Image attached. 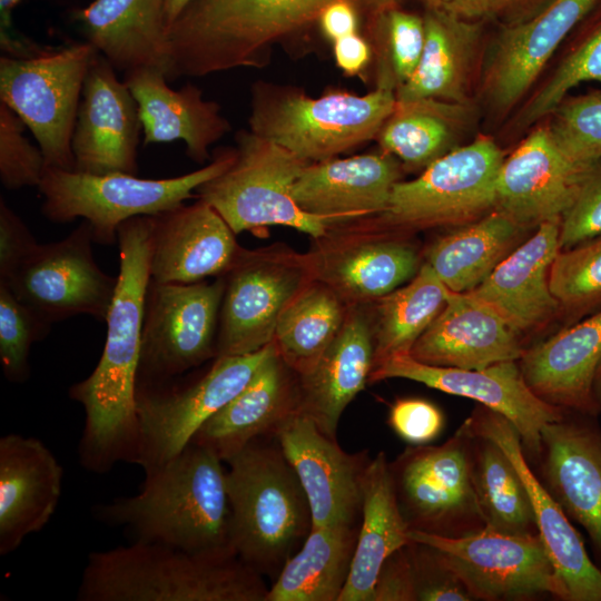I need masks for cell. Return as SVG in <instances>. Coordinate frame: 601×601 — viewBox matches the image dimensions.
<instances>
[{"instance_id": "obj_1", "label": "cell", "mask_w": 601, "mask_h": 601, "mask_svg": "<svg viewBox=\"0 0 601 601\" xmlns=\"http://www.w3.org/2000/svg\"><path fill=\"white\" fill-rule=\"evenodd\" d=\"M152 225V216H137L118 227V283L102 354L92 373L69 388L70 398L85 413L80 464L92 473L104 474L120 461L136 464L137 460L136 395Z\"/></svg>"}, {"instance_id": "obj_2", "label": "cell", "mask_w": 601, "mask_h": 601, "mask_svg": "<svg viewBox=\"0 0 601 601\" xmlns=\"http://www.w3.org/2000/svg\"><path fill=\"white\" fill-rule=\"evenodd\" d=\"M223 463L213 451L190 442L164 465L145 472L139 493L93 506V518L125 529L131 542L236 555Z\"/></svg>"}, {"instance_id": "obj_3", "label": "cell", "mask_w": 601, "mask_h": 601, "mask_svg": "<svg viewBox=\"0 0 601 601\" xmlns=\"http://www.w3.org/2000/svg\"><path fill=\"white\" fill-rule=\"evenodd\" d=\"M337 0H196L169 28L173 78L265 68L273 46ZM377 20L402 0H347Z\"/></svg>"}, {"instance_id": "obj_4", "label": "cell", "mask_w": 601, "mask_h": 601, "mask_svg": "<svg viewBox=\"0 0 601 601\" xmlns=\"http://www.w3.org/2000/svg\"><path fill=\"white\" fill-rule=\"evenodd\" d=\"M263 575L237 555L131 542L89 553L78 601H266Z\"/></svg>"}, {"instance_id": "obj_5", "label": "cell", "mask_w": 601, "mask_h": 601, "mask_svg": "<svg viewBox=\"0 0 601 601\" xmlns=\"http://www.w3.org/2000/svg\"><path fill=\"white\" fill-rule=\"evenodd\" d=\"M264 439L226 462V482L236 555L262 575L276 578L309 534L312 512L278 442Z\"/></svg>"}, {"instance_id": "obj_6", "label": "cell", "mask_w": 601, "mask_h": 601, "mask_svg": "<svg viewBox=\"0 0 601 601\" xmlns=\"http://www.w3.org/2000/svg\"><path fill=\"white\" fill-rule=\"evenodd\" d=\"M395 105V89L386 85L363 96L334 90L312 98L297 87L260 80L252 85L248 125L253 134L317 162L376 138Z\"/></svg>"}, {"instance_id": "obj_7", "label": "cell", "mask_w": 601, "mask_h": 601, "mask_svg": "<svg viewBox=\"0 0 601 601\" xmlns=\"http://www.w3.org/2000/svg\"><path fill=\"white\" fill-rule=\"evenodd\" d=\"M236 158V148L215 151L211 161L195 171L164 179H144L126 173L90 175L47 166L38 186L42 214L53 223L82 218L93 240L110 245L118 227L137 216H155L196 197L194 191L223 174Z\"/></svg>"}, {"instance_id": "obj_8", "label": "cell", "mask_w": 601, "mask_h": 601, "mask_svg": "<svg viewBox=\"0 0 601 601\" xmlns=\"http://www.w3.org/2000/svg\"><path fill=\"white\" fill-rule=\"evenodd\" d=\"M236 158L223 174L196 189V197L211 206L237 235L282 225L324 237L331 223L302 210L292 189L311 164L250 130L236 135Z\"/></svg>"}, {"instance_id": "obj_9", "label": "cell", "mask_w": 601, "mask_h": 601, "mask_svg": "<svg viewBox=\"0 0 601 601\" xmlns=\"http://www.w3.org/2000/svg\"><path fill=\"white\" fill-rule=\"evenodd\" d=\"M277 347L245 355L217 356L200 376L138 385L136 395L139 441L136 464L144 472L177 456L201 425L227 405L253 378Z\"/></svg>"}, {"instance_id": "obj_10", "label": "cell", "mask_w": 601, "mask_h": 601, "mask_svg": "<svg viewBox=\"0 0 601 601\" xmlns=\"http://www.w3.org/2000/svg\"><path fill=\"white\" fill-rule=\"evenodd\" d=\"M98 51L87 41L0 58V101L32 132L47 166L75 170L71 139L83 81Z\"/></svg>"}, {"instance_id": "obj_11", "label": "cell", "mask_w": 601, "mask_h": 601, "mask_svg": "<svg viewBox=\"0 0 601 601\" xmlns=\"http://www.w3.org/2000/svg\"><path fill=\"white\" fill-rule=\"evenodd\" d=\"M471 440L464 421L443 444L411 445L390 463L410 531L459 538L485 528L473 482Z\"/></svg>"}, {"instance_id": "obj_12", "label": "cell", "mask_w": 601, "mask_h": 601, "mask_svg": "<svg viewBox=\"0 0 601 601\" xmlns=\"http://www.w3.org/2000/svg\"><path fill=\"white\" fill-rule=\"evenodd\" d=\"M225 286V275L214 282L189 284L150 278L145 297L138 385L180 377L217 357Z\"/></svg>"}, {"instance_id": "obj_13", "label": "cell", "mask_w": 601, "mask_h": 601, "mask_svg": "<svg viewBox=\"0 0 601 601\" xmlns=\"http://www.w3.org/2000/svg\"><path fill=\"white\" fill-rule=\"evenodd\" d=\"M504 160L486 137L456 147L427 166L422 175L397 181L380 225L403 229L464 225L495 207V189ZM373 218V217H371Z\"/></svg>"}, {"instance_id": "obj_14", "label": "cell", "mask_w": 601, "mask_h": 601, "mask_svg": "<svg viewBox=\"0 0 601 601\" xmlns=\"http://www.w3.org/2000/svg\"><path fill=\"white\" fill-rule=\"evenodd\" d=\"M408 536L436 549L474 600L551 595L568 601V591L539 534L512 535L484 528L459 538L421 531H410Z\"/></svg>"}, {"instance_id": "obj_15", "label": "cell", "mask_w": 601, "mask_h": 601, "mask_svg": "<svg viewBox=\"0 0 601 601\" xmlns=\"http://www.w3.org/2000/svg\"><path fill=\"white\" fill-rule=\"evenodd\" d=\"M225 279L217 356L245 355L272 343L282 313L314 278L307 255L266 247L243 249Z\"/></svg>"}, {"instance_id": "obj_16", "label": "cell", "mask_w": 601, "mask_h": 601, "mask_svg": "<svg viewBox=\"0 0 601 601\" xmlns=\"http://www.w3.org/2000/svg\"><path fill=\"white\" fill-rule=\"evenodd\" d=\"M92 228L82 220L63 239L39 245L0 283L49 324L76 315L107 319L118 276L101 270L92 253Z\"/></svg>"}, {"instance_id": "obj_17", "label": "cell", "mask_w": 601, "mask_h": 601, "mask_svg": "<svg viewBox=\"0 0 601 601\" xmlns=\"http://www.w3.org/2000/svg\"><path fill=\"white\" fill-rule=\"evenodd\" d=\"M406 378L441 392L467 397L505 416L518 430L526 460L538 463L541 431L562 418L566 410L546 403L525 383L516 361L481 370L434 366L400 354L373 367L368 382Z\"/></svg>"}, {"instance_id": "obj_18", "label": "cell", "mask_w": 601, "mask_h": 601, "mask_svg": "<svg viewBox=\"0 0 601 601\" xmlns=\"http://www.w3.org/2000/svg\"><path fill=\"white\" fill-rule=\"evenodd\" d=\"M307 254L313 278L346 306L364 305L411 280L420 257L407 243L384 237L364 219L333 227Z\"/></svg>"}, {"instance_id": "obj_19", "label": "cell", "mask_w": 601, "mask_h": 601, "mask_svg": "<svg viewBox=\"0 0 601 601\" xmlns=\"http://www.w3.org/2000/svg\"><path fill=\"white\" fill-rule=\"evenodd\" d=\"M142 126L137 101L108 60L97 52L87 71L71 139L75 171H138Z\"/></svg>"}, {"instance_id": "obj_20", "label": "cell", "mask_w": 601, "mask_h": 601, "mask_svg": "<svg viewBox=\"0 0 601 601\" xmlns=\"http://www.w3.org/2000/svg\"><path fill=\"white\" fill-rule=\"evenodd\" d=\"M274 436L307 496L312 529L355 524L362 510L366 455L343 451L336 439L299 410L282 423Z\"/></svg>"}, {"instance_id": "obj_21", "label": "cell", "mask_w": 601, "mask_h": 601, "mask_svg": "<svg viewBox=\"0 0 601 601\" xmlns=\"http://www.w3.org/2000/svg\"><path fill=\"white\" fill-rule=\"evenodd\" d=\"M465 423L474 434L495 442L514 464L529 493L538 533L568 591V601H601V570L560 504L532 472L515 426L483 405Z\"/></svg>"}, {"instance_id": "obj_22", "label": "cell", "mask_w": 601, "mask_h": 601, "mask_svg": "<svg viewBox=\"0 0 601 601\" xmlns=\"http://www.w3.org/2000/svg\"><path fill=\"white\" fill-rule=\"evenodd\" d=\"M572 413L541 431V482L587 532L601 563V427L592 415Z\"/></svg>"}, {"instance_id": "obj_23", "label": "cell", "mask_w": 601, "mask_h": 601, "mask_svg": "<svg viewBox=\"0 0 601 601\" xmlns=\"http://www.w3.org/2000/svg\"><path fill=\"white\" fill-rule=\"evenodd\" d=\"M591 166L569 160L555 146L548 127H539L503 160L495 207L523 229L562 219Z\"/></svg>"}, {"instance_id": "obj_24", "label": "cell", "mask_w": 601, "mask_h": 601, "mask_svg": "<svg viewBox=\"0 0 601 601\" xmlns=\"http://www.w3.org/2000/svg\"><path fill=\"white\" fill-rule=\"evenodd\" d=\"M598 0H552L538 14L505 28L486 59L483 93L508 111L531 88L560 43Z\"/></svg>"}, {"instance_id": "obj_25", "label": "cell", "mask_w": 601, "mask_h": 601, "mask_svg": "<svg viewBox=\"0 0 601 601\" xmlns=\"http://www.w3.org/2000/svg\"><path fill=\"white\" fill-rule=\"evenodd\" d=\"M150 278L197 283L226 275L244 248L225 219L198 199L152 216Z\"/></svg>"}, {"instance_id": "obj_26", "label": "cell", "mask_w": 601, "mask_h": 601, "mask_svg": "<svg viewBox=\"0 0 601 601\" xmlns=\"http://www.w3.org/2000/svg\"><path fill=\"white\" fill-rule=\"evenodd\" d=\"M400 176L397 158L384 151L335 157L308 164L292 196L302 210L333 228L384 213Z\"/></svg>"}, {"instance_id": "obj_27", "label": "cell", "mask_w": 601, "mask_h": 601, "mask_svg": "<svg viewBox=\"0 0 601 601\" xmlns=\"http://www.w3.org/2000/svg\"><path fill=\"white\" fill-rule=\"evenodd\" d=\"M63 470L39 439L17 433L0 437V555L14 552L53 516Z\"/></svg>"}, {"instance_id": "obj_28", "label": "cell", "mask_w": 601, "mask_h": 601, "mask_svg": "<svg viewBox=\"0 0 601 601\" xmlns=\"http://www.w3.org/2000/svg\"><path fill=\"white\" fill-rule=\"evenodd\" d=\"M523 352L516 332L494 309L469 292L449 289L445 306L410 355L428 365L481 370L519 361Z\"/></svg>"}, {"instance_id": "obj_29", "label": "cell", "mask_w": 601, "mask_h": 601, "mask_svg": "<svg viewBox=\"0 0 601 601\" xmlns=\"http://www.w3.org/2000/svg\"><path fill=\"white\" fill-rule=\"evenodd\" d=\"M298 410L297 374L275 351L249 383L201 425L191 442L213 451L226 463L252 442L274 436Z\"/></svg>"}, {"instance_id": "obj_30", "label": "cell", "mask_w": 601, "mask_h": 601, "mask_svg": "<svg viewBox=\"0 0 601 601\" xmlns=\"http://www.w3.org/2000/svg\"><path fill=\"white\" fill-rule=\"evenodd\" d=\"M124 81L138 105L144 146L181 140L188 157L203 164L209 147L231 129L219 104L206 100L191 83L174 90L165 73L154 68L128 71Z\"/></svg>"}, {"instance_id": "obj_31", "label": "cell", "mask_w": 601, "mask_h": 601, "mask_svg": "<svg viewBox=\"0 0 601 601\" xmlns=\"http://www.w3.org/2000/svg\"><path fill=\"white\" fill-rule=\"evenodd\" d=\"M561 219L538 226L535 234L505 256L469 293L494 309L516 333L543 324L560 308L553 296L550 268L561 250Z\"/></svg>"}, {"instance_id": "obj_32", "label": "cell", "mask_w": 601, "mask_h": 601, "mask_svg": "<svg viewBox=\"0 0 601 601\" xmlns=\"http://www.w3.org/2000/svg\"><path fill=\"white\" fill-rule=\"evenodd\" d=\"M520 361L532 392L566 411L597 415L593 382L601 361V311L524 349Z\"/></svg>"}, {"instance_id": "obj_33", "label": "cell", "mask_w": 601, "mask_h": 601, "mask_svg": "<svg viewBox=\"0 0 601 601\" xmlns=\"http://www.w3.org/2000/svg\"><path fill=\"white\" fill-rule=\"evenodd\" d=\"M374 362L371 321L364 305L348 306L345 321L314 367L298 377L299 411L336 439L339 418L364 390Z\"/></svg>"}, {"instance_id": "obj_34", "label": "cell", "mask_w": 601, "mask_h": 601, "mask_svg": "<svg viewBox=\"0 0 601 601\" xmlns=\"http://www.w3.org/2000/svg\"><path fill=\"white\" fill-rule=\"evenodd\" d=\"M86 41L116 71L154 68L173 81L162 0H93L76 12Z\"/></svg>"}, {"instance_id": "obj_35", "label": "cell", "mask_w": 601, "mask_h": 601, "mask_svg": "<svg viewBox=\"0 0 601 601\" xmlns=\"http://www.w3.org/2000/svg\"><path fill=\"white\" fill-rule=\"evenodd\" d=\"M362 524L346 585L338 601H372L383 562L411 542L390 463L383 452L368 461L362 482Z\"/></svg>"}, {"instance_id": "obj_36", "label": "cell", "mask_w": 601, "mask_h": 601, "mask_svg": "<svg viewBox=\"0 0 601 601\" xmlns=\"http://www.w3.org/2000/svg\"><path fill=\"white\" fill-rule=\"evenodd\" d=\"M423 20L422 57L412 77L395 91L396 100L439 99L467 104L481 26L431 10H426Z\"/></svg>"}, {"instance_id": "obj_37", "label": "cell", "mask_w": 601, "mask_h": 601, "mask_svg": "<svg viewBox=\"0 0 601 601\" xmlns=\"http://www.w3.org/2000/svg\"><path fill=\"white\" fill-rule=\"evenodd\" d=\"M355 524L313 528L268 589L266 601H338L349 577Z\"/></svg>"}, {"instance_id": "obj_38", "label": "cell", "mask_w": 601, "mask_h": 601, "mask_svg": "<svg viewBox=\"0 0 601 601\" xmlns=\"http://www.w3.org/2000/svg\"><path fill=\"white\" fill-rule=\"evenodd\" d=\"M472 121L467 104L439 99L398 101L380 129L381 150L412 169L426 168L459 147Z\"/></svg>"}, {"instance_id": "obj_39", "label": "cell", "mask_w": 601, "mask_h": 601, "mask_svg": "<svg viewBox=\"0 0 601 601\" xmlns=\"http://www.w3.org/2000/svg\"><path fill=\"white\" fill-rule=\"evenodd\" d=\"M522 229L495 210L434 242L426 263L450 290L470 292L506 256Z\"/></svg>"}, {"instance_id": "obj_40", "label": "cell", "mask_w": 601, "mask_h": 601, "mask_svg": "<svg viewBox=\"0 0 601 601\" xmlns=\"http://www.w3.org/2000/svg\"><path fill=\"white\" fill-rule=\"evenodd\" d=\"M447 293L449 288L424 263L407 285L374 300L373 367L392 356L410 354L416 339L445 306Z\"/></svg>"}, {"instance_id": "obj_41", "label": "cell", "mask_w": 601, "mask_h": 601, "mask_svg": "<svg viewBox=\"0 0 601 601\" xmlns=\"http://www.w3.org/2000/svg\"><path fill=\"white\" fill-rule=\"evenodd\" d=\"M348 306L313 279L282 313L274 335L277 352L297 375L309 372L338 334Z\"/></svg>"}, {"instance_id": "obj_42", "label": "cell", "mask_w": 601, "mask_h": 601, "mask_svg": "<svg viewBox=\"0 0 601 601\" xmlns=\"http://www.w3.org/2000/svg\"><path fill=\"white\" fill-rule=\"evenodd\" d=\"M471 433L473 482L485 528L512 535L539 534L529 493L512 461L495 442Z\"/></svg>"}, {"instance_id": "obj_43", "label": "cell", "mask_w": 601, "mask_h": 601, "mask_svg": "<svg viewBox=\"0 0 601 601\" xmlns=\"http://www.w3.org/2000/svg\"><path fill=\"white\" fill-rule=\"evenodd\" d=\"M373 50L376 56V85L397 90L414 73L424 48L423 18L392 9L376 20Z\"/></svg>"}, {"instance_id": "obj_44", "label": "cell", "mask_w": 601, "mask_h": 601, "mask_svg": "<svg viewBox=\"0 0 601 601\" xmlns=\"http://www.w3.org/2000/svg\"><path fill=\"white\" fill-rule=\"evenodd\" d=\"M560 306L584 312L601 304V235L560 250L549 275Z\"/></svg>"}, {"instance_id": "obj_45", "label": "cell", "mask_w": 601, "mask_h": 601, "mask_svg": "<svg viewBox=\"0 0 601 601\" xmlns=\"http://www.w3.org/2000/svg\"><path fill=\"white\" fill-rule=\"evenodd\" d=\"M585 81L601 82V26L561 61L526 102L516 118L519 128L551 115L570 90Z\"/></svg>"}, {"instance_id": "obj_46", "label": "cell", "mask_w": 601, "mask_h": 601, "mask_svg": "<svg viewBox=\"0 0 601 601\" xmlns=\"http://www.w3.org/2000/svg\"><path fill=\"white\" fill-rule=\"evenodd\" d=\"M552 114L549 132L569 160L591 166L601 159V91L566 97Z\"/></svg>"}, {"instance_id": "obj_47", "label": "cell", "mask_w": 601, "mask_h": 601, "mask_svg": "<svg viewBox=\"0 0 601 601\" xmlns=\"http://www.w3.org/2000/svg\"><path fill=\"white\" fill-rule=\"evenodd\" d=\"M50 326L0 284V363L9 382L28 380L31 346L48 335Z\"/></svg>"}, {"instance_id": "obj_48", "label": "cell", "mask_w": 601, "mask_h": 601, "mask_svg": "<svg viewBox=\"0 0 601 601\" xmlns=\"http://www.w3.org/2000/svg\"><path fill=\"white\" fill-rule=\"evenodd\" d=\"M27 126L0 101V179L9 190L39 186L47 162L39 147L24 136Z\"/></svg>"}, {"instance_id": "obj_49", "label": "cell", "mask_w": 601, "mask_h": 601, "mask_svg": "<svg viewBox=\"0 0 601 601\" xmlns=\"http://www.w3.org/2000/svg\"><path fill=\"white\" fill-rule=\"evenodd\" d=\"M407 548L414 572L416 600H474L463 581L436 549L412 540Z\"/></svg>"}, {"instance_id": "obj_50", "label": "cell", "mask_w": 601, "mask_h": 601, "mask_svg": "<svg viewBox=\"0 0 601 601\" xmlns=\"http://www.w3.org/2000/svg\"><path fill=\"white\" fill-rule=\"evenodd\" d=\"M601 235V159L585 174L560 226L561 250Z\"/></svg>"}, {"instance_id": "obj_51", "label": "cell", "mask_w": 601, "mask_h": 601, "mask_svg": "<svg viewBox=\"0 0 601 601\" xmlns=\"http://www.w3.org/2000/svg\"><path fill=\"white\" fill-rule=\"evenodd\" d=\"M388 424L411 445H424L442 432L444 416L436 405L426 400L401 398L390 410Z\"/></svg>"}, {"instance_id": "obj_52", "label": "cell", "mask_w": 601, "mask_h": 601, "mask_svg": "<svg viewBox=\"0 0 601 601\" xmlns=\"http://www.w3.org/2000/svg\"><path fill=\"white\" fill-rule=\"evenodd\" d=\"M38 246L23 220L0 199V283H6Z\"/></svg>"}, {"instance_id": "obj_53", "label": "cell", "mask_w": 601, "mask_h": 601, "mask_svg": "<svg viewBox=\"0 0 601 601\" xmlns=\"http://www.w3.org/2000/svg\"><path fill=\"white\" fill-rule=\"evenodd\" d=\"M407 544L393 552L383 562L374 584L372 601L416 600L414 572Z\"/></svg>"}, {"instance_id": "obj_54", "label": "cell", "mask_w": 601, "mask_h": 601, "mask_svg": "<svg viewBox=\"0 0 601 601\" xmlns=\"http://www.w3.org/2000/svg\"><path fill=\"white\" fill-rule=\"evenodd\" d=\"M333 52L336 66L348 77L361 75L374 57L371 41L357 32L334 41Z\"/></svg>"}, {"instance_id": "obj_55", "label": "cell", "mask_w": 601, "mask_h": 601, "mask_svg": "<svg viewBox=\"0 0 601 601\" xmlns=\"http://www.w3.org/2000/svg\"><path fill=\"white\" fill-rule=\"evenodd\" d=\"M358 10L347 0L328 4L319 14L318 22L323 35L331 41L357 32Z\"/></svg>"}, {"instance_id": "obj_56", "label": "cell", "mask_w": 601, "mask_h": 601, "mask_svg": "<svg viewBox=\"0 0 601 601\" xmlns=\"http://www.w3.org/2000/svg\"><path fill=\"white\" fill-rule=\"evenodd\" d=\"M426 10L474 20L496 9L497 0H423Z\"/></svg>"}, {"instance_id": "obj_57", "label": "cell", "mask_w": 601, "mask_h": 601, "mask_svg": "<svg viewBox=\"0 0 601 601\" xmlns=\"http://www.w3.org/2000/svg\"><path fill=\"white\" fill-rule=\"evenodd\" d=\"M194 1L196 0H162L168 30Z\"/></svg>"}, {"instance_id": "obj_58", "label": "cell", "mask_w": 601, "mask_h": 601, "mask_svg": "<svg viewBox=\"0 0 601 601\" xmlns=\"http://www.w3.org/2000/svg\"><path fill=\"white\" fill-rule=\"evenodd\" d=\"M593 394H594L595 402L601 408V361L594 376Z\"/></svg>"}, {"instance_id": "obj_59", "label": "cell", "mask_w": 601, "mask_h": 601, "mask_svg": "<svg viewBox=\"0 0 601 601\" xmlns=\"http://www.w3.org/2000/svg\"><path fill=\"white\" fill-rule=\"evenodd\" d=\"M526 1H530V0H497L495 10H497L500 8H505V7H509V6H515V4L524 3Z\"/></svg>"}]
</instances>
